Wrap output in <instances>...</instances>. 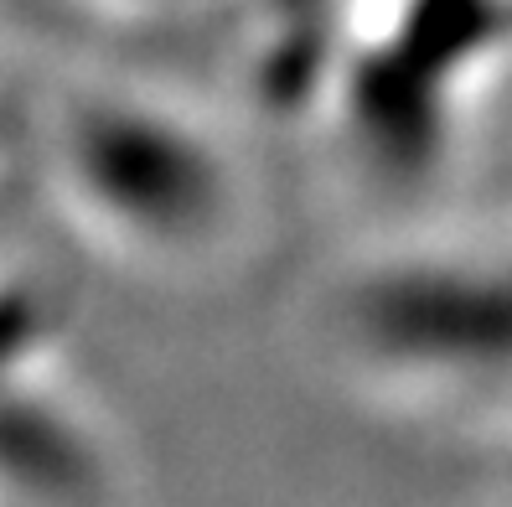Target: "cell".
Returning <instances> with one entry per match:
<instances>
[{
    "mask_svg": "<svg viewBox=\"0 0 512 507\" xmlns=\"http://www.w3.org/2000/svg\"><path fill=\"white\" fill-rule=\"evenodd\" d=\"M321 347L368 404L512 476V207L373 244L321 295Z\"/></svg>",
    "mask_w": 512,
    "mask_h": 507,
    "instance_id": "cell-1",
    "label": "cell"
}]
</instances>
